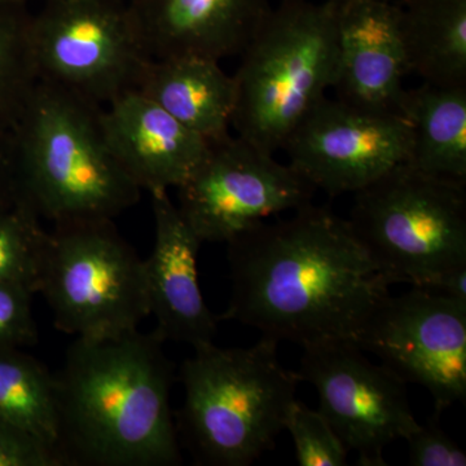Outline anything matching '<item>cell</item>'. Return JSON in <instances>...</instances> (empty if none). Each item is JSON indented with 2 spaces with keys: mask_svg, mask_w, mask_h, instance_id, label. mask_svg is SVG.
<instances>
[{
  "mask_svg": "<svg viewBox=\"0 0 466 466\" xmlns=\"http://www.w3.org/2000/svg\"><path fill=\"white\" fill-rule=\"evenodd\" d=\"M336 99L358 108L400 112L410 75L395 0H333Z\"/></svg>",
  "mask_w": 466,
  "mask_h": 466,
  "instance_id": "4fadbf2b",
  "label": "cell"
},
{
  "mask_svg": "<svg viewBox=\"0 0 466 466\" xmlns=\"http://www.w3.org/2000/svg\"><path fill=\"white\" fill-rule=\"evenodd\" d=\"M26 2H29V3H30V2H33V0H26ZM127 2H128V0H127Z\"/></svg>",
  "mask_w": 466,
  "mask_h": 466,
  "instance_id": "f546056e",
  "label": "cell"
},
{
  "mask_svg": "<svg viewBox=\"0 0 466 466\" xmlns=\"http://www.w3.org/2000/svg\"><path fill=\"white\" fill-rule=\"evenodd\" d=\"M101 124L116 161L148 193L179 188L210 144L137 90L103 106Z\"/></svg>",
  "mask_w": 466,
  "mask_h": 466,
  "instance_id": "9a60e30c",
  "label": "cell"
},
{
  "mask_svg": "<svg viewBox=\"0 0 466 466\" xmlns=\"http://www.w3.org/2000/svg\"><path fill=\"white\" fill-rule=\"evenodd\" d=\"M441 412L434 410L425 424H419L406 438L408 462L413 466H465L466 453L444 433Z\"/></svg>",
  "mask_w": 466,
  "mask_h": 466,
  "instance_id": "d4e9b609",
  "label": "cell"
},
{
  "mask_svg": "<svg viewBox=\"0 0 466 466\" xmlns=\"http://www.w3.org/2000/svg\"><path fill=\"white\" fill-rule=\"evenodd\" d=\"M38 293L57 329L76 339L131 332L150 315L144 259L115 220L52 225Z\"/></svg>",
  "mask_w": 466,
  "mask_h": 466,
  "instance_id": "52a82bcc",
  "label": "cell"
},
{
  "mask_svg": "<svg viewBox=\"0 0 466 466\" xmlns=\"http://www.w3.org/2000/svg\"><path fill=\"white\" fill-rule=\"evenodd\" d=\"M30 41L41 82L106 106L137 90L150 55L127 0H39Z\"/></svg>",
  "mask_w": 466,
  "mask_h": 466,
  "instance_id": "ba28073f",
  "label": "cell"
},
{
  "mask_svg": "<svg viewBox=\"0 0 466 466\" xmlns=\"http://www.w3.org/2000/svg\"><path fill=\"white\" fill-rule=\"evenodd\" d=\"M412 133L407 164L466 183V86L424 84L404 90L400 104Z\"/></svg>",
  "mask_w": 466,
  "mask_h": 466,
  "instance_id": "ac0fdd59",
  "label": "cell"
},
{
  "mask_svg": "<svg viewBox=\"0 0 466 466\" xmlns=\"http://www.w3.org/2000/svg\"><path fill=\"white\" fill-rule=\"evenodd\" d=\"M395 2H403V0H395Z\"/></svg>",
  "mask_w": 466,
  "mask_h": 466,
  "instance_id": "f1b7e54d",
  "label": "cell"
},
{
  "mask_svg": "<svg viewBox=\"0 0 466 466\" xmlns=\"http://www.w3.org/2000/svg\"><path fill=\"white\" fill-rule=\"evenodd\" d=\"M0 416L61 459L56 379L20 348L0 349Z\"/></svg>",
  "mask_w": 466,
  "mask_h": 466,
  "instance_id": "ffe728a7",
  "label": "cell"
},
{
  "mask_svg": "<svg viewBox=\"0 0 466 466\" xmlns=\"http://www.w3.org/2000/svg\"><path fill=\"white\" fill-rule=\"evenodd\" d=\"M465 184L406 162L354 193L349 225L392 284L428 289L466 266Z\"/></svg>",
  "mask_w": 466,
  "mask_h": 466,
  "instance_id": "8992f818",
  "label": "cell"
},
{
  "mask_svg": "<svg viewBox=\"0 0 466 466\" xmlns=\"http://www.w3.org/2000/svg\"><path fill=\"white\" fill-rule=\"evenodd\" d=\"M164 343L135 329L70 345L55 375L64 465L182 464Z\"/></svg>",
  "mask_w": 466,
  "mask_h": 466,
  "instance_id": "7a4b0ae2",
  "label": "cell"
},
{
  "mask_svg": "<svg viewBox=\"0 0 466 466\" xmlns=\"http://www.w3.org/2000/svg\"><path fill=\"white\" fill-rule=\"evenodd\" d=\"M103 106L38 82L12 130L18 198L52 225L115 220L142 198L110 149Z\"/></svg>",
  "mask_w": 466,
  "mask_h": 466,
  "instance_id": "3957f363",
  "label": "cell"
},
{
  "mask_svg": "<svg viewBox=\"0 0 466 466\" xmlns=\"http://www.w3.org/2000/svg\"><path fill=\"white\" fill-rule=\"evenodd\" d=\"M300 466H345L349 450L320 410L294 400L285 419Z\"/></svg>",
  "mask_w": 466,
  "mask_h": 466,
  "instance_id": "603a6c76",
  "label": "cell"
},
{
  "mask_svg": "<svg viewBox=\"0 0 466 466\" xmlns=\"http://www.w3.org/2000/svg\"><path fill=\"white\" fill-rule=\"evenodd\" d=\"M398 3L410 73L424 84L466 86V0Z\"/></svg>",
  "mask_w": 466,
  "mask_h": 466,
  "instance_id": "d6986e66",
  "label": "cell"
},
{
  "mask_svg": "<svg viewBox=\"0 0 466 466\" xmlns=\"http://www.w3.org/2000/svg\"><path fill=\"white\" fill-rule=\"evenodd\" d=\"M428 289L466 302V266L444 272Z\"/></svg>",
  "mask_w": 466,
  "mask_h": 466,
  "instance_id": "83f0119b",
  "label": "cell"
},
{
  "mask_svg": "<svg viewBox=\"0 0 466 466\" xmlns=\"http://www.w3.org/2000/svg\"><path fill=\"white\" fill-rule=\"evenodd\" d=\"M48 229L20 198L0 205V283L18 284L38 294Z\"/></svg>",
  "mask_w": 466,
  "mask_h": 466,
  "instance_id": "7402d4cb",
  "label": "cell"
},
{
  "mask_svg": "<svg viewBox=\"0 0 466 466\" xmlns=\"http://www.w3.org/2000/svg\"><path fill=\"white\" fill-rule=\"evenodd\" d=\"M177 191V208L202 244H227L263 220L311 204L317 189L289 164L238 135L208 144Z\"/></svg>",
  "mask_w": 466,
  "mask_h": 466,
  "instance_id": "9c48e42d",
  "label": "cell"
},
{
  "mask_svg": "<svg viewBox=\"0 0 466 466\" xmlns=\"http://www.w3.org/2000/svg\"><path fill=\"white\" fill-rule=\"evenodd\" d=\"M278 345L263 336L250 348L211 342L184 361L175 425L198 464L249 465L274 449L302 381L280 363Z\"/></svg>",
  "mask_w": 466,
  "mask_h": 466,
  "instance_id": "277c9868",
  "label": "cell"
},
{
  "mask_svg": "<svg viewBox=\"0 0 466 466\" xmlns=\"http://www.w3.org/2000/svg\"><path fill=\"white\" fill-rule=\"evenodd\" d=\"M358 348L381 359L404 382L421 385L443 413L466 398V302L413 287L373 312Z\"/></svg>",
  "mask_w": 466,
  "mask_h": 466,
  "instance_id": "30bf717a",
  "label": "cell"
},
{
  "mask_svg": "<svg viewBox=\"0 0 466 466\" xmlns=\"http://www.w3.org/2000/svg\"><path fill=\"white\" fill-rule=\"evenodd\" d=\"M412 148L406 116L358 108L325 97L284 147L293 167L315 189L355 193L401 164Z\"/></svg>",
  "mask_w": 466,
  "mask_h": 466,
  "instance_id": "7c38bea8",
  "label": "cell"
},
{
  "mask_svg": "<svg viewBox=\"0 0 466 466\" xmlns=\"http://www.w3.org/2000/svg\"><path fill=\"white\" fill-rule=\"evenodd\" d=\"M303 350L300 380L314 386L320 400L319 410L349 452H357V465H388L385 447L406 440L419 426L407 383L383 364L372 363L354 343Z\"/></svg>",
  "mask_w": 466,
  "mask_h": 466,
  "instance_id": "8fae6325",
  "label": "cell"
},
{
  "mask_svg": "<svg viewBox=\"0 0 466 466\" xmlns=\"http://www.w3.org/2000/svg\"><path fill=\"white\" fill-rule=\"evenodd\" d=\"M26 0H0V133H11L38 85Z\"/></svg>",
  "mask_w": 466,
  "mask_h": 466,
  "instance_id": "44dd1931",
  "label": "cell"
},
{
  "mask_svg": "<svg viewBox=\"0 0 466 466\" xmlns=\"http://www.w3.org/2000/svg\"><path fill=\"white\" fill-rule=\"evenodd\" d=\"M18 198L12 157V131L0 133V205Z\"/></svg>",
  "mask_w": 466,
  "mask_h": 466,
  "instance_id": "4316f807",
  "label": "cell"
},
{
  "mask_svg": "<svg viewBox=\"0 0 466 466\" xmlns=\"http://www.w3.org/2000/svg\"><path fill=\"white\" fill-rule=\"evenodd\" d=\"M238 57L233 130L276 155L333 87V0H280Z\"/></svg>",
  "mask_w": 466,
  "mask_h": 466,
  "instance_id": "5b68a950",
  "label": "cell"
},
{
  "mask_svg": "<svg viewBox=\"0 0 466 466\" xmlns=\"http://www.w3.org/2000/svg\"><path fill=\"white\" fill-rule=\"evenodd\" d=\"M137 90L208 143L231 134L235 79L220 61L202 56L150 58Z\"/></svg>",
  "mask_w": 466,
  "mask_h": 466,
  "instance_id": "e0dca14e",
  "label": "cell"
},
{
  "mask_svg": "<svg viewBox=\"0 0 466 466\" xmlns=\"http://www.w3.org/2000/svg\"><path fill=\"white\" fill-rule=\"evenodd\" d=\"M231 299L219 320L303 349L357 345L392 281L370 258L348 219L309 204L263 220L227 242Z\"/></svg>",
  "mask_w": 466,
  "mask_h": 466,
  "instance_id": "6da1fadb",
  "label": "cell"
},
{
  "mask_svg": "<svg viewBox=\"0 0 466 466\" xmlns=\"http://www.w3.org/2000/svg\"><path fill=\"white\" fill-rule=\"evenodd\" d=\"M155 242L144 259L149 317L155 332L167 341L193 349L214 342L219 319L208 309L198 283V258L202 241L184 219L168 192L149 193Z\"/></svg>",
  "mask_w": 466,
  "mask_h": 466,
  "instance_id": "5bb4252c",
  "label": "cell"
},
{
  "mask_svg": "<svg viewBox=\"0 0 466 466\" xmlns=\"http://www.w3.org/2000/svg\"><path fill=\"white\" fill-rule=\"evenodd\" d=\"M150 57L238 56L259 29L268 0H128Z\"/></svg>",
  "mask_w": 466,
  "mask_h": 466,
  "instance_id": "2e32d148",
  "label": "cell"
},
{
  "mask_svg": "<svg viewBox=\"0 0 466 466\" xmlns=\"http://www.w3.org/2000/svg\"><path fill=\"white\" fill-rule=\"evenodd\" d=\"M34 296L35 291L24 285L0 283V349H23L38 341Z\"/></svg>",
  "mask_w": 466,
  "mask_h": 466,
  "instance_id": "cb8c5ba5",
  "label": "cell"
},
{
  "mask_svg": "<svg viewBox=\"0 0 466 466\" xmlns=\"http://www.w3.org/2000/svg\"><path fill=\"white\" fill-rule=\"evenodd\" d=\"M0 466H64L57 453L0 416Z\"/></svg>",
  "mask_w": 466,
  "mask_h": 466,
  "instance_id": "484cf974",
  "label": "cell"
}]
</instances>
